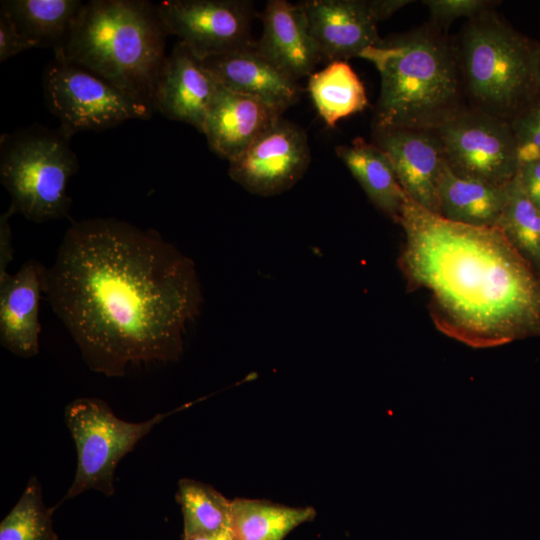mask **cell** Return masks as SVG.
I'll use <instances>...</instances> for the list:
<instances>
[{
  "label": "cell",
  "instance_id": "8fae6325",
  "mask_svg": "<svg viewBox=\"0 0 540 540\" xmlns=\"http://www.w3.org/2000/svg\"><path fill=\"white\" fill-rule=\"evenodd\" d=\"M310 159L305 131L281 117L229 161L228 172L247 191L267 197L293 187L307 171Z\"/></svg>",
  "mask_w": 540,
  "mask_h": 540
},
{
  "label": "cell",
  "instance_id": "cb8c5ba5",
  "mask_svg": "<svg viewBox=\"0 0 540 540\" xmlns=\"http://www.w3.org/2000/svg\"><path fill=\"white\" fill-rule=\"evenodd\" d=\"M176 500L184 520L182 540L229 528L231 500L211 485L190 478L180 479Z\"/></svg>",
  "mask_w": 540,
  "mask_h": 540
},
{
  "label": "cell",
  "instance_id": "9c48e42d",
  "mask_svg": "<svg viewBox=\"0 0 540 540\" xmlns=\"http://www.w3.org/2000/svg\"><path fill=\"white\" fill-rule=\"evenodd\" d=\"M434 131L455 174L500 187L516 177L520 162L509 121L468 108Z\"/></svg>",
  "mask_w": 540,
  "mask_h": 540
},
{
  "label": "cell",
  "instance_id": "ba28073f",
  "mask_svg": "<svg viewBox=\"0 0 540 540\" xmlns=\"http://www.w3.org/2000/svg\"><path fill=\"white\" fill-rule=\"evenodd\" d=\"M46 104L66 134L99 131L127 120L149 119L153 110L95 73L54 58L45 68Z\"/></svg>",
  "mask_w": 540,
  "mask_h": 540
},
{
  "label": "cell",
  "instance_id": "4316f807",
  "mask_svg": "<svg viewBox=\"0 0 540 540\" xmlns=\"http://www.w3.org/2000/svg\"><path fill=\"white\" fill-rule=\"evenodd\" d=\"M510 124L520 164L540 160V96L516 115Z\"/></svg>",
  "mask_w": 540,
  "mask_h": 540
},
{
  "label": "cell",
  "instance_id": "8992f818",
  "mask_svg": "<svg viewBox=\"0 0 540 540\" xmlns=\"http://www.w3.org/2000/svg\"><path fill=\"white\" fill-rule=\"evenodd\" d=\"M70 139L40 125L2 134L0 180L15 213L37 223L69 216L67 187L79 166Z\"/></svg>",
  "mask_w": 540,
  "mask_h": 540
},
{
  "label": "cell",
  "instance_id": "e0dca14e",
  "mask_svg": "<svg viewBox=\"0 0 540 540\" xmlns=\"http://www.w3.org/2000/svg\"><path fill=\"white\" fill-rule=\"evenodd\" d=\"M261 20L263 31L255 49L295 80L310 76L322 59L299 3L270 0Z\"/></svg>",
  "mask_w": 540,
  "mask_h": 540
},
{
  "label": "cell",
  "instance_id": "ffe728a7",
  "mask_svg": "<svg viewBox=\"0 0 540 540\" xmlns=\"http://www.w3.org/2000/svg\"><path fill=\"white\" fill-rule=\"evenodd\" d=\"M507 198L500 187L455 174L446 164L439 184V215L462 224L498 227Z\"/></svg>",
  "mask_w": 540,
  "mask_h": 540
},
{
  "label": "cell",
  "instance_id": "83f0119b",
  "mask_svg": "<svg viewBox=\"0 0 540 540\" xmlns=\"http://www.w3.org/2000/svg\"><path fill=\"white\" fill-rule=\"evenodd\" d=\"M431 16V23L443 29L458 18L471 19L492 9L495 1L490 0H424L422 2Z\"/></svg>",
  "mask_w": 540,
  "mask_h": 540
},
{
  "label": "cell",
  "instance_id": "f1b7e54d",
  "mask_svg": "<svg viewBox=\"0 0 540 540\" xmlns=\"http://www.w3.org/2000/svg\"><path fill=\"white\" fill-rule=\"evenodd\" d=\"M35 48L18 30L9 14L0 9V62L27 50Z\"/></svg>",
  "mask_w": 540,
  "mask_h": 540
},
{
  "label": "cell",
  "instance_id": "484cf974",
  "mask_svg": "<svg viewBox=\"0 0 540 540\" xmlns=\"http://www.w3.org/2000/svg\"><path fill=\"white\" fill-rule=\"evenodd\" d=\"M54 508H48L41 484L32 476L19 500L0 524V540H59L53 527Z\"/></svg>",
  "mask_w": 540,
  "mask_h": 540
},
{
  "label": "cell",
  "instance_id": "2e32d148",
  "mask_svg": "<svg viewBox=\"0 0 540 540\" xmlns=\"http://www.w3.org/2000/svg\"><path fill=\"white\" fill-rule=\"evenodd\" d=\"M204 66L222 86L256 98L280 114L302 94L291 78L251 46L203 59Z\"/></svg>",
  "mask_w": 540,
  "mask_h": 540
},
{
  "label": "cell",
  "instance_id": "1f68e13d",
  "mask_svg": "<svg viewBox=\"0 0 540 540\" xmlns=\"http://www.w3.org/2000/svg\"><path fill=\"white\" fill-rule=\"evenodd\" d=\"M412 2L411 0H368L371 13L378 23L388 19Z\"/></svg>",
  "mask_w": 540,
  "mask_h": 540
},
{
  "label": "cell",
  "instance_id": "d6a6232c",
  "mask_svg": "<svg viewBox=\"0 0 540 540\" xmlns=\"http://www.w3.org/2000/svg\"><path fill=\"white\" fill-rule=\"evenodd\" d=\"M186 540H234V539H233V536L229 527L227 529H224L220 532H217L211 535L198 536V537H193Z\"/></svg>",
  "mask_w": 540,
  "mask_h": 540
},
{
  "label": "cell",
  "instance_id": "7c38bea8",
  "mask_svg": "<svg viewBox=\"0 0 540 540\" xmlns=\"http://www.w3.org/2000/svg\"><path fill=\"white\" fill-rule=\"evenodd\" d=\"M372 142L390 159L408 199L439 213V184L447 164L434 130L375 129Z\"/></svg>",
  "mask_w": 540,
  "mask_h": 540
},
{
  "label": "cell",
  "instance_id": "4fadbf2b",
  "mask_svg": "<svg viewBox=\"0 0 540 540\" xmlns=\"http://www.w3.org/2000/svg\"><path fill=\"white\" fill-rule=\"evenodd\" d=\"M299 5L321 59L328 63L361 57L382 40L368 0H306Z\"/></svg>",
  "mask_w": 540,
  "mask_h": 540
},
{
  "label": "cell",
  "instance_id": "603a6c76",
  "mask_svg": "<svg viewBox=\"0 0 540 540\" xmlns=\"http://www.w3.org/2000/svg\"><path fill=\"white\" fill-rule=\"evenodd\" d=\"M5 10L20 33L35 47L61 44L80 10V0H4Z\"/></svg>",
  "mask_w": 540,
  "mask_h": 540
},
{
  "label": "cell",
  "instance_id": "d4e9b609",
  "mask_svg": "<svg viewBox=\"0 0 540 540\" xmlns=\"http://www.w3.org/2000/svg\"><path fill=\"white\" fill-rule=\"evenodd\" d=\"M498 227L540 277V210L523 190L517 175L507 185Z\"/></svg>",
  "mask_w": 540,
  "mask_h": 540
},
{
  "label": "cell",
  "instance_id": "5bb4252c",
  "mask_svg": "<svg viewBox=\"0 0 540 540\" xmlns=\"http://www.w3.org/2000/svg\"><path fill=\"white\" fill-rule=\"evenodd\" d=\"M218 85L203 60L179 40L161 67L154 94V110L170 120L192 125L203 133Z\"/></svg>",
  "mask_w": 540,
  "mask_h": 540
},
{
  "label": "cell",
  "instance_id": "52a82bcc",
  "mask_svg": "<svg viewBox=\"0 0 540 540\" xmlns=\"http://www.w3.org/2000/svg\"><path fill=\"white\" fill-rule=\"evenodd\" d=\"M169 414L128 422L117 417L101 399L82 397L71 401L64 416L75 443L77 465L73 482L60 503L88 490L112 496L119 462Z\"/></svg>",
  "mask_w": 540,
  "mask_h": 540
},
{
  "label": "cell",
  "instance_id": "f546056e",
  "mask_svg": "<svg viewBox=\"0 0 540 540\" xmlns=\"http://www.w3.org/2000/svg\"><path fill=\"white\" fill-rule=\"evenodd\" d=\"M517 178L527 196L540 210V160L521 163Z\"/></svg>",
  "mask_w": 540,
  "mask_h": 540
},
{
  "label": "cell",
  "instance_id": "9a60e30c",
  "mask_svg": "<svg viewBox=\"0 0 540 540\" xmlns=\"http://www.w3.org/2000/svg\"><path fill=\"white\" fill-rule=\"evenodd\" d=\"M47 285L48 269L35 260L0 277V343L17 356L30 358L39 352V303Z\"/></svg>",
  "mask_w": 540,
  "mask_h": 540
},
{
  "label": "cell",
  "instance_id": "4dcf8cb0",
  "mask_svg": "<svg viewBox=\"0 0 540 540\" xmlns=\"http://www.w3.org/2000/svg\"><path fill=\"white\" fill-rule=\"evenodd\" d=\"M15 214L9 207L0 217V277L8 274L7 267L13 260L12 230L9 219Z\"/></svg>",
  "mask_w": 540,
  "mask_h": 540
},
{
  "label": "cell",
  "instance_id": "5b68a950",
  "mask_svg": "<svg viewBox=\"0 0 540 540\" xmlns=\"http://www.w3.org/2000/svg\"><path fill=\"white\" fill-rule=\"evenodd\" d=\"M471 109L511 121L540 96V47L492 9L454 41Z\"/></svg>",
  "mask_w": 540,
  "mask_h": 540
},
{
  "label": "cell",
  "instance_id": "6da1fadb",
  "mask_svg": "<svg viewBox=\"0 0 540 540\" xmlns=\"http://www.w3.org/2000/svg\"><path fill=\"white\" fill-rule=\"evenodd\" d=\"M46 296L88 368L107 377L179 360L203 300L189 257L156 230L116 218L72 223Z\"/></svg>",
  "mask_w": 540,
  "mask_h": 540
},
{
  "label": "cell",
  "instance_id": "e575fe53",
  "mask_svg": "<svg viewBox=\"0 0 540 540\" xmlns=\"http://www.w3.org/2000/svg\"><path fill=\"white\" fill-rule=\"evenodd\" d=\"M540 337V336H539Z\"/></svg>",
  "mask_w": 540,
  "mask_h": 540
},
{
  "label": "cell",
  "instance_id": "7a4b0ae2",
  "mask_svg": "<svg viewBox=\"0 0 540 540\" xmlns=\"http://www.w3.org/2000/svg\"><path fill=\"white\" fill-rule=\"evenodd\" d=\"M399 269L435 328L472 348L540 336V277L499 227L450 221L410 199Z\"/></svg>",
  "mask_w": 540,
  "mask_h": 540
},
{
  "label": "cell",
  "instance_id": "d6986e66",
  "mask_svg": "<svg viewBox=\"0 0 540 540\" xmlns=\"http://www.w3.org/2000/svg\"><path fill=\"white\" fill-rule=\"evenodd\" d=\"M335 152L373 205L398 223L408 197L386 153L362 137L354 138L350 144L338 145Z\"/></svg>",
  "mask_w": 540,
  "mask_h": 540
},
{
  "label": "cell",
  "instance_id": "ac0fdd59",
  "mask_svg": "<svg viewBox=\"0 0 540 540\" xmlns=\"http://www.w3.org/2000/svg\"><path fill=\"white\" fill-rule=\"evenodd\" d=\"M281 117L282 114L264 102L219 84L203 134L210 149L229 162Z\"/></svg>",
  "mask_w": 540,
  "mask_h": 540
},
{
  "label": "cell",
  "instance_id": "7402d4cb",
  "mask_svg": "<svg viewBox=\"0 0 540 540\" xmlns=\"http://www.w3.org/2000/svg\"><path fill=\"white\" fill-rule=\"evenodd\" d=\"M308 92L322 120L334 127L368 106L364 84L347 61L329 62L308 79Z\"/></svg>",
  "mask_w": 540,
  "mask_h": 540
},
{
  "label": "cell",
  "instance_id": "30bf717a",
  "mask_svg": "<svg viewBox=\"0 0 540 540\" xmlns=\"http://www.w3.org/2000/svg\"><path fill=\"white\" fill-rule=\"evenodd\" d=\"M169 35L206 59L251 46L254 5L247 0H164L156 4Z\"/></svg>",
  "mask_w": 540,
  "mask_h": 540
},
{
  "label": "cell",
  "instance_id": "3957f363",
  "mask_svg": "<svg viewBox=\"0 0 540 540\" xmlns=\"http://www.w3.org/2000/svg\"><path fill=\"white\" fill-rule=\"evenodd\" d=\"M360 58L380 74L375 129L436 130L470 108L455 42L431 22L382 39Z\"/></svg>",
  "mask_w": 540,
  "mask_h": 540
},
{
  "label": "cell",
  "instance_id": "44dd1931",
  "mask_svg": "<svg viewBox=\"0 0 540 540\" xmlns=\"http://www.w3.org/2000/svg\"><path fill=\"white\" fill-rule=\"evenodd\" d=\"M311 506L292 507L268 500H231L230 531L234 540H284L299 525L312 521Z\"/></svg>",
  "mask_w": 540,
  "mask_h": 540
},
{
  "label": "cell",
  "instance_id": "836d02e7",
  "mask_svg": "<svg viewBox=\"0 0 540 540\" xmlns=\"http://www.w3.org/2000/svg\"><path fill=\"white\" fill-rule=\"evenodd\" d=\"M539 47H540V43H539Z\"/></svg>",
  "mask_w": 540,
  "mask_h": 540
},
{
  "label": "cell",
  "instance_id": "277c9868",
  "mask_svg": "<svg viewBox=\"0 0 540 540\" xmlns=\"http://www.w3.org/2000/svg\"><path fill=\"white\" fill-rule=\"evenodd\" d=\"M168 35L150 1L91 0L53 49L54 58L95 73L154 111Z\"/></svg>",
  "mask_w": 540,
  "mask_h": 540
}]
</instances>
